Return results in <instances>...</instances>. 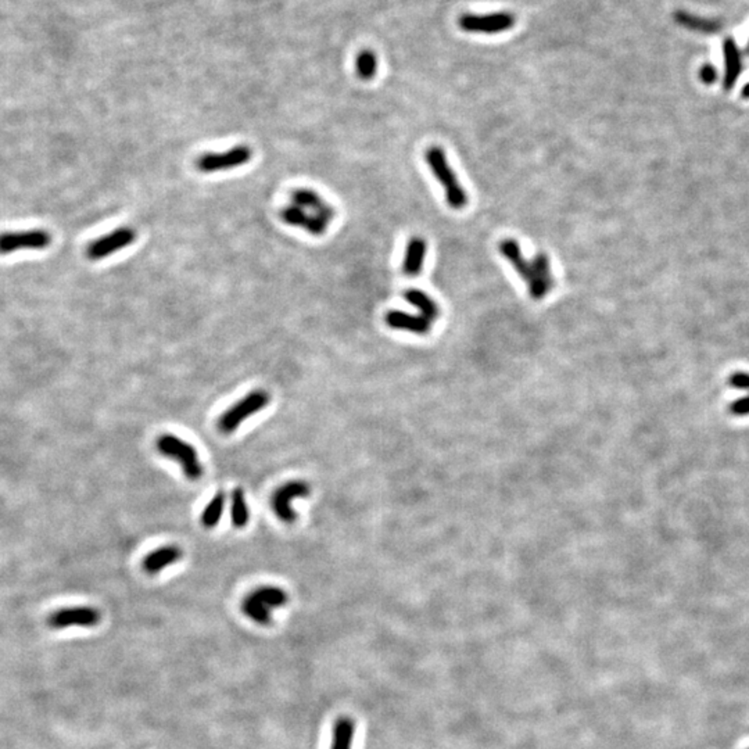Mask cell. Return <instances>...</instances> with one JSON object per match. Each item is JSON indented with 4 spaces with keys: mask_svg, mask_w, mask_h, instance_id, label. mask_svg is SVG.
<instances>
[{
    "mask_svg": "<svg viewBox=\"0 0 749 749\" xmlns=\"http://www.w3.org/2000/svg\"><path fill=\"white\" fill-rule=\"evenodd\" d=\"M311 487L303 480H291L281 486L274 492L272 510L276 517L285 523H293L296 520V511L291 508V501L296 498L308 497Z\"/></svg>",
    "mask_w": 749,
    "mask_h": 749,
    "instance_id": "obj_10",
    "label": "cell"
},
{
    "mask_svg": "<svg viewBox=\"0 0 749 749\" xmlns=\"http://www.w3.org/2000/svg\"><path fill=\"white\" fill-rule=\"evenodd\" d=\"M156 447L158 453L167 458L180 463L183 475L190 480H198L203 476V466L196 448L173 434H163L157 438Z\"/></svg>",
    "mask_w": 749,
    "mask_h": 749,
    "instance_id": "obj_3",
    "label": "cell"
},
{
    "mask_svg": "<svg viewBox=\"0 0 749 749\" xmlns=\"http://www.w3.org/2000/svg\"><path fill=\"white\" fill-rule=\"evenodd\" d=\"M52 244V235L43 230L0 233V254L21 250H45Z\"/></svg>",
    "mask_w": 749,
    "mask_h": 749,
    "instance_id": "obj_7",
    "label": "cell"
},
{
    "mask_svg": "<svg viewBox=\"0 0 749 749\" xmlns=\"http://www.w3.org/2000/svg\"><path fill=\"white\" fill-rule=\"evenodd\" d=\"M136 240V231L131 227H121L116 231L103 235L89 243L87 249V259L100 261L107 259L118 252L129 247Z\"/></svg>",
    "mask_w": 749,
    "mask_h": 749,
    "instance_id": "obj_6",
    "label": "cell"
},
{
    "mask_svg": "<svg viewBox=\"0 0 749 749\" xmlns=\"http://www.w3.org/2000/svg\"><path fill=\"white\" fill-rule=\"evenodd\" d=\"M699 78L704 84L706 85H712L716 80H718V71L715 70L713 65L711 64H705L701 71H699Z\"/></svg>",
    "mask_w": 749,
    "mask_h": 749,
    "instance_id": "obj_26",
    "label": "cell"
},
{
    "mask_svg": "<svg viewBox=\"0 0 749 749\" xmlns=\"http://www.w3.org/2000/svg\"><path fill=\"white\" fill-rule=\"evenodd\" d=\"M355 733V723L350 718H340L333 727V740L330 749H351Z\"/></svg>",
    "mask_w": 749,
    "mask_h": 749,
    "instance_id": "obj_18",
    "label": "cell"
},
{
    "mask_svg": "<svg viewBox=\"0 0 749 749\" xmlns=\"http://www.w3.org/2000/svg\"><path fill=\"white\" fill-rule=\"evenodd\" d=\"M384 322L387 326L396 330H403L414 335H428L432 330V320L421 314H408L400 310H392L386 314Z\"/></svg>",
    "mask_w": 749,
    "mask_h": 749,
    "instance_id": "obj_13",
    "label": "cell"
},
{
    "mask_svg": "<svg viewBox=\"0 0 749 749\" xmlns=\"http://www.w3.org/2000/svg\"><path fill=\"white\" fill-rule=\"evenodd\" d=\"M730 384L733 387L741 389L747 392V396L734 402L730 406L731 414L735 416H747L749 415V374L745 372H735L730 376Z\"/></svg>",
    "mask_w": 749,
    "mask_h": 749,
    "instance_id": "obj_20",
    "label": "cell"
},
{
    "mask_svg": "<svg viewBox=\"0 0 749 749\" xmlns=\"http://www.w3.org/2000/svg\"><path fill=\"white\" fill-rule=\"evenodd\" d=\"M290 203L304 208L307 212L317 215L326 221L328 224H332L336 217V210L332 204L325 202L319 193L308 188H297L291 190L290 193Z\"/></svg>",
    "mask_w": 749,
    "mask_h": 749,
    "instance_id": "obj_12",
    "label": "cell"
},
{
    "mask_svg": "<svg viewBox=\"0 0 749 749\" xmlns=\"http://www.w3.org/2000/svg\"><path fill=\"white\" fill-rule=\"evenodd\" d=\"M723 56H724V80L723 87L726 90H730L735 85L741 70H743V61H741V53L737 48L733 38H726L723 42Z\"/></svg>",
    "mask_w": 749,
    "mask_h": 749,
    "instance_id": "obj_15",
    "label": "cell"
},
{
    "mask_svg": "<svg viewBox=\"0 0 749 749\" xmlns=\"http://www.w3.org/2000/svg\"><path fill=\"white\" fill-rule=\"evenodd\" d=\"M676 21L687 28L694 29V31H699V32H706V33H712V32H716L721 29V24L713 21V20H704V18H699L696 16H691V14H687L684 11H679L676 14Z\"/></svg>",
    "mask_w": 749,
    "mask_h": 749,
    "instance_id": "obj_24",
    "label": "cell"
},
{
    "mask_svg": "<svg viewBox=\"0 0 749 749\" xmlns=\"http://www.w3.org/2000/svg\"><path fill=\"white\" fill-rule=\"evenodd\" d=\"M515 17L511 13H491V14H465L460 18V27L473 33H500L512 28Z\"/></svg>",
    "mask_w": 749,
    "mask_h": 749,
    "instance_id": "obj_9",
    "label": "cell"
},
{
    "mask_svg": "<svg viewBox=\"0 0 749 749\" xmlns=\"http://www.w3.org/2000/svg\"><path fill=\"white\" fill-rule=\"evenodd\" d=\"M254 151L246 144H237L221 153H205L196 160V168L203 173H221L243 167L252 161Z\"/></svg>",
    "mask_w": 749,
    "mask_h": 749,
    "instance_id": "obj_4",
    "label": "cell"
},
{
    "mask_svg": "<svg viewBox=\"0 0 749 749\" xmlns=\"http://www.w3.org/2000/svg\"><path fill=\"white\" fill-rule=\"evenodd\" d=\"M747 52H748V53H749V42H748V48H747Z\"/></svg>",
    "mask_w": 749,
    "mask_h": 749,
    "instance_id": "obj_28",
    "label": "cell"
},
{
    "mask_svg": "<svg viewBox=\"0 0 749 749\" xmlns=\"http://www.w3.org/2000/svg\"><path fill=\"white\" fill-rule=\"evenodd\" d=\"M183 552L176 546H164L157 548L144 559V569L150 575H157L167 566L178 562L182 558Z\"/></svg>",
    "mask_w": 749,
    "mask_h": 749,
    "instance_id": "obj_16",
    "label": "cell"
},
{
    "mask_svg": "<svg viewBox=\"0 0 749 749\" xmlns=\"http://www.w3.org/2000/svg\"><path fill=\"white\" fill-rule=\"evenodd\" d=\"M428 254V243L422 236H412L404 252V275L415 278L421 274Z\"/></svg>",
    "mask_w": 749,
    "mask_h": 749,
    "instance_id": "obj_14",
    "label": "cell"
},
{
    "mask_svg": "<svg viewBox=\"0 0 749 749\" xmlns=\"http://www.w3.org/2000/svg\"><path fill=\"white\" fill-rule=\"evenodd\" d=\"M404 298L411 306H414L416 308L418 314L428 318L429 320H432L433 323L441 316L440 306L434 301L433 297H431L428 293H425L424 290L409 289V290H406L404 293Z\"/></svg>",
    "mask_w": 749,
    "mask_h": 749,
    "instance_id": "obj_17",
    "label": "cell"
},
{
    "mask_svg": "<svg viewBox=\"0 0 749 749\" xmlns=\"http://www.w3.org/2000/svg\"><path fill=\"white\" fill-rule=\"evenodd\" d=\"M224 508H225V494L222 491H218L203 511V526L207 529H212L214 526H217L218 522L221 520Z\"/></svg>",
    "mask_w": 749,
    "mask_h": 749,
    "instance_id": "obj_21",
    "label": "cell"
},
{
    "mask_svg": "<svg viewBox=\"0 0 749 749\" xmlns=\"http://www.w3.org/2000/svg\"><path fill=\"white\" fill-rule=\"evenodd\" d=\"M425 161L431 168L433 176L444 189L446 202L453 210H462L468 204V193L462 186L458 176L453 170L443 147L431 146L425 151Z\"/></svg>",
    "mask_w": 749,
    "mask_h": 749,
    "instance_id": "obj_2",
    "label": "cell"
},
{
    "mask_svg": "<svg viewBox=\"0 0 749 749\" xmlns=\"http://www.w3.org/2000/svg\"><path fill=\"white\" fill-rule=\"evenodd\" d=\"M355 68H357L358 77L362 81H371L372 78H374L376 70H377V58L374 56V52L371 50L361 52L355 61Z\"/></svg>",
    "mask_w": 749,
    "mask_h": 749,
    "instance_id": "obj_25",
    "label": "cell"
},
{
    "mask_svg": "<svg viewBox=\"0 0 749 749\" xmlns=\"http://www.w3.org/2000/svg\"><path fill=\"white\" fill-rule=\"evenodd\" d=\"M250 596L269 609L282 608L286 605L289 601L288 593L285 590L279 587H271V586L259 587L253 593H250Z\"/></svg>",
    "mask_w": 749,
    "mask_h": 749,
    "instance_id": "obj_19",
    "label": "cell"
},
{
    "mask_svg": "<svg viewBox=\"0 0 749 749\" xmlns=\"http://www.w3.org/2000/svg\"><path fill=\"white\" fill-rule=\"evenodd\" d=\"M269 394L265 390H254L243 397L240 402L233 404L224 412L218 421V428L222 433H233L246 419L264 409L269 404Z\"/></svg>",
    "mask_w": 749,
    "mask_h": 749,
    "instance_id": "obj_5",
    "label": "cell"
},
{
    "mask_svg": "<svg viewBox=\"0 0 749 749\" xmlns=\"http://www.w3.org/2000/svg\"><path fill=\"white\" fill-rule=\"evenodd\" d=\"M102 615L96 608L92 606H74V608H64L53 612L48 618L49 627L55 630L68 629L72 626L80 627H93L100 623Z\"/></svg>",
    "mask_w": 749,
    "mask_h": 749,
    "instance_id": "obj_8",
    "label": "cell"
},
{
    "mask_svg": "<svg viewBox=\"0 0 749 749\" xmlns=\"http://www.w3.org/2000/svg\"><path fill=\"white\" fill-rule=\"evenodd\" d=\"M232 523L242 529L249 523L250 512L247 508V502L244 498V492L242 489H236L232 492Z\"/></svg>",
    "mask_w": 749,
    "mask_h": 749,
    "instance_id": "obj_22",
    "label": "cell"
},
{
    "mask_svg": "<svg viewBox=\"0 0 749 749\" xmlns=\"http://www.w3.org/2000/svg\"><path fill=\"white\" fill-rule=\"evenodd\" d=\"M242 609L246 613L247 618H250L253 622L259 625H269L271 623V609L262 605L256 598H253L250 594L243 600Z\"/></svg>",
    "mask_w": 749,
    "mask_h": 749,
    "instance_id": "obj_23",
    "label": "cell"
},
{
    "mask_svg": "<svg viewBox=\"0 0 749 749\" xmlns=\"http://www.w3.org/2000/svg\"><path fill=\"white\" fill-rule=\"evenodd\" d=\"M279 215H281V220L289 227L300 228L313 236H323L330 227V224H328L322 218L307 212L304 208L293 203L286 204L281 210Z\"/></svg>",
    "mask_w": 749,
    "mask_h": 749,
    "instance_id": "obj_11",
    "label": "cell"
},
{
    "mask_svg": "<svg viewBox=\"0 0 749 749\" xmlns=\"http://www.w3.org/2000/svg\"><path fill=\"white\" fill-rule=\"evenodd\" d=\"M498 250L524 282L529 296L533 300H543L555 288L551 259L546 253H539L533 259H524L518 240L507 237L500 242Z\"/></svg>",
    "mask_w": 749,
    "mask_h": 749,
    "instance_id": "obj_1",
    "label": "cell"
},
{
    "mask_svg": "<svg viewBox=\"0 0 749 749\" xmlns=\"http://www.w3.org/2000/svg\"><path fill=\"white\" fill-rule=\"evenodd\" d=\"M741 93H743V97H744V99H749V84H747L745 87H743V92H741Z\"/></svg>",
    "mask_w": 749,
    "mask_h": 749,
    "instance_id": "obj_27",
    "label": "cell"
}]
</instances>
